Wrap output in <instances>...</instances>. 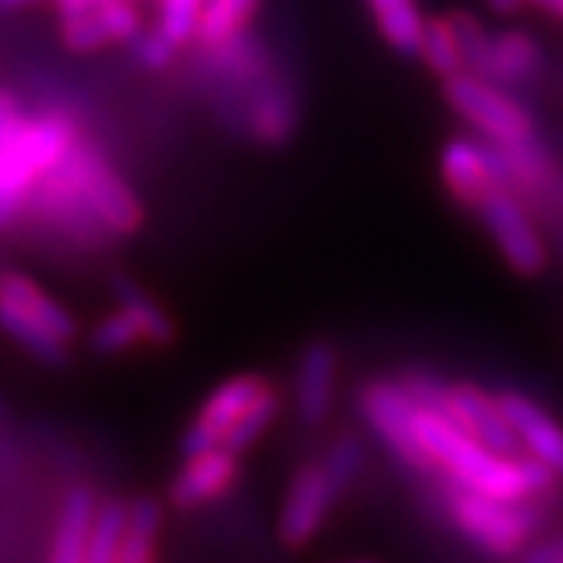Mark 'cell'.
I'll use <instances>...</instances> for the list:
<instances>
[{"label": "cell", "mask_w": 563, "mask_h": 563, "mask_svg": "<svg viewBox=\"0 0 563 563\" xmlns=\"http://www.w3.org/2000/svg\"><path fill=\"white\" fill-rule=\"evenodd\" d=\"M417 435L432 463H439L454 485L483 492L501 501H523L529 495H539L551 488L558 476L551 466H544L536 457L517 461L510 454L492 451L488 444L476 442L470 432H463L451 417L429 407L417 410Z\"/></svg>", "instance_id": "cell-1"}, {"label": "cell", "mask_w": 563, "mask_h": 563, "mask_svg": "<svg viewBox=\"0 0 563 563\" xmlns=\"http://www.w3.org/2000/svg\"><path fill=\"white\" fill-rule=\"evenodd\" d=\"M76 147V129L66 117L22 120L13 103L0 113V225L20 217L22 203Z\"/></svg>", "instance_id": "cell-2"}, {"label": "cell", "mask_w": 563, "mask_h": 563, "mask_svg": "<svg viewBox=\"0 0 563 563\" xmlns=\"http://www.w3.org/2000/svg\"><path fill=\"white\" fill-rule=\"evenodd\" d=\"M0 325L44 363H60L76 335L69 310L22 273L0 276Z\"/></svg>", "instance_id": "cell-3"}, {"label": "cell", "mask_w": 563, "mask_h": 563, "mask_svg": "<svg viewBox=\"0 0 563 563\" xmlns=\"http://www.w3.org/2000/svg\"><path fill=\"white\" fill-rule=\"evenodd\" d=\"M444 98L463 120L473 122L485 139L501 147H520L532 141L529 113L495 81L473 73H457L444 79Z\"/></svg>", "instance_id": "cell-4"}, {"label": "cell", "mask_w": 563, "mask_h": 563, "mask_svg": "<svg viewBox=\"0 0 563 563\" xmlns=\"http://www.w3.org/2000/svg\"><path fill=\"white\" fill-rule=\"evenodd\" d=\"M60 173L69 191L79 195L85 207L110 229V232H135L141 222V203L132 188L113 173V166L91 147H73L60 163Z\"/></svg>", "instance_id": "cell-5"}, {"label": "cell", "mask_w": 563, "mask_h": 563, "mask_svg": "<svg viewBox=\"0 0 563 563\" xmlns=\"http://www.w3.org/2000/svg\"><path fill=\"white\" fill-rule=\"evenodd\" d=\"M520 501H501L483 492H470L463 485H454L451 492V517L463 536L473 544H479L488 554L510 558L523 551L526 539L532 536L536 520L529 510L517 507Z\"/></svg>", "instance_id": "cell-6"}, {"label": "cell", "mask_w": 563, "mask_h": 563, "mask_svg": "<svg viewBox=\"0 0 563 563\" xmlns=\"http://www.w3.org/2000/svg\"><path fill=\"white\" fill-rule=\"evenodd\" d=\"M361 410L369 429L383 439V444L401 457L410 466H432L429 451L422 448L420 435H417V410L420 404L413 401V395L398 383H369L361 395Z\"/></svg>", "instance_id": "cell-7"}, {"label": "cell", "mask_w": 563, "mask_h": 563, "mask_svg": "<svg viewBox=\"0 0 563 563\" xmlns=\"http://www.w3.org/2000/svg\"><path fill=\"white\" fill-rule=\"evenodd\" d=\"M476 207L483 213L485 229L492 232L498 251L504 254V261L510 263L517 273H523V276L542 273L544 263H548V251H544L542 235H539V229L529 220L523 203L510 195V188L488 191Z\"/></svg>", "instance_id": "cell-8"}, {"label": "cell", "mask_w": 563, "mask_h": 563, "mask_svg": "<svg viewBox=\"0 0 563 563\" xmlns=\"http://www.w3.org/2000/svg\"><path fill=\"white\" fill-rule=\"evenodd\" d=\"M442 176L444 185L451 188V195L463 203L483 201L488 191L495 188H510V163L504 154L501 144L488 141H451L442 151Z\"/></svg>", "instance_id": "cell-9"}, {"label": "cell", "mask_w": 563, "mask_h": 563, "mask_svg": "<svg viewBox=\"0 0 563 563\" xmlns=\"http://www.w3.org/2000/svg\"><path fill=\"white\" fill-rule=\"evenodd\" d=\"M339 495H342V488L332 479V473L325 470V463L301 466L288 485V495L282 504V542L288 548H303L320 532V526L325 523V514L332 510Z\"/></svg>", "instance_id": "cell-10"}, {"label": "cell", "mask_w": 563, "mask_h": 563, "mask_svg": "<svg viewBox=\"0 0 563 563\" xmlns=\"http://www.w3.org/2000/svg\"><path fill=\"white\" fill-rule=\"evenodd\" d=\"M266 385L269 383L263 376H251V373L232 376V379L217 385L213 395L198 410L195 422L185 429L181 454L188 457V454H198V451H207V448H220L225 432L239 422V417L254 404V398L261 395Z\"/></svg>", "instance_id": "cell-11"}, {"label": "cell", "mask_w": 563, "mask_h": 563, "mask_svg": "<svg viewBox=\"0 0 563 563\" xmlns=\"http://www.w3.org/2000/svg\"><path fill=\"white\" fill-rule=\"evenodd\" d=\"M444 417L461 426L463 432H470L476 442L488 444L498 454H510L520 448V439L514 432V426L507 420L498 398H488L485 391L473 388V385H454V388H442V398L432 407Z\"/></svg>", "instance_id": "cell-12"}, {"label": "cell", "mask_w": 563, "mask_h": 563, "mask_svg": "<svg viewBox=\"0 0 563 563\" xmlns=\"http://www.w3.org/2000/svg\"><path fill=\"white\" fill-rule=\"evenodd\" d=\"M63 41L69 51H98L110 41H132L141 32L139 0H110L91 10L60 16Z\"/></svg>", "instance_id": "cell-13"}, {"label": "cell", "mask_w": 563, "mask_h": 563, "mask_svg": "<svg viewBox=\"0 0 563 563\" xmlns=\"http://www.w3.org/2000/svg\"><path fill=\"white\" fill-rule=\"evenodd\" d=\"M239 454L225 451V448H207L198 454H188L179 476L169 483V501L176 507H201L222 498L235 476H239Z\"/></svg>", "instance_id": "cell-14"}, {"label": "cell", "mask_w": 563, "mask_h": 563, "mask_svg": "<svg viewBox=\"0 0 563 563\" xmlns=\"http://www.w3.org/2000/svg\"><path fill=\"white\" fill-rule=\"evenodd\" d=\"M498 404L507 413V420L514 426L517 439L529 451V457L542 461L551 466L558 476H563V429L544 413L536 401H529L526 395L517 391H504L498 395Z\"/></svg>", "instance_id": "cell-15"}, {"label": "cell", "mask_w": 563, "mask_h": 563, "mask_svg": "<svg viewBox=\"0 0 563 563\" xmlns=\"http://www.w3.org/2000/svg\"><path fill=\"white\" fill-rule=\"evenodd\" d=\"M335 373H339V361L332 344L310 342L303 347L298 379H295V401L307 426H320L329 417L335 398Z\"/></svg>", "instance_id": "cell-16"}, {"label": "cell", "mask_w": 563, "mask_h": 563, "mask_svg": "<svg viewBox=\"0 0 563 563\" xmlns=\"http://www.w3.org/2000/svg\"><path fill=\"white\" fill-rule=\"evenodd\" d=\"M542 69V51L526 32L492 35L483 79L495 85H523Z\"/></svg>", "instance_id": "cell-17"}, {"label": "cell", "mask_w": 563, "mask_h": 563, "mask_svg": "<svg viewBox=\"0 0 563 563\" xmlns=\"http://www.w3.org/2000/svg\"><path fill=\"white\" fill-rule=\"evenodd\" d=\"M95 510H98V498L91 495V488H73L66 495L60 507V520H57V539L51 548V561L85 563Z\"/></svg>", "instance_id": "cell-18"}, {"label": "cell", "mask_w": 563, "mask_h": 563, "mask_svg": "<svg viewBox=\"0 0 563 563\" xmlns=\"http://www.w3.org/2000/svg\"><path fill=\"white\" fill-rule=\"evenodd\" d=\"M373 20L379 25L383 38L401 51V54H417L422 38V13L417 0H366Z\"/></svg>", "instance_id": "cell-19"}, {"label": "cell", "mask_w": 563, "mask_h": 563, "mask_svg": "<svg viewBox=\"0 0 563 563\" xmlns=\"http://www.w3.org/2000/svg\"><path fill=\"white\" fill-rule=\"evenodd\" d=\"M125 520H129V504L107 498L98 504L95 520H91V536H88V551L85 563H113L120 561L122 539H125Z\"/></svg>", "instance_id": "cell-20"}, {"label": "cell", "mask_w": 563, "mask_h": 563, "mask_svg": "<svg viewBox=\"0 0 563 563\" xmlns=\"http://www.w3.org/2000/svg\"><path fill=\"white\" fill-rule=\"evenodd\" d=\"M261 0H207L198 25V38L203 44H229L244 32V25L254 20Z\"/></svg>", "instance_id": "cell-21"}, {"label": "cell", "mask_w": 563, "mask_h": 563, "mask_svg": "<svg viewBox=\"0 0 563 563\" xmlns=\"http://www.w3.org/2000/svg\"><path fill=\"white\" fill-rule=\"evenodd\" d=\"M161 532V507L151 498H139L129 504V520H125V539L120 548V563H147L157 548Z\"/></svg>", "instance_id": "cell-22"}, {"label": "cell", "mask_w": 563, "mask_h": 563, "mask_svg": "<svg viewBox=\"0 0 563 563\" xmlns=\"http://www.w3.org/2000/svg\"><path fill=\"white\" fill-rule=\"evenodd\" d=\"M426 66L439 76H457L463 73V51L457 38V25L454 20H429L422 25L420 47H417Z\"/></svg>", "instance_id": "cell-23"}, {"label": "cell", "mask_w": 563, "mask_h": 563, "mask_svg": "<svg viewBox=\"0 0 563 563\" xmlns=\"http://www.w3.org/2000/svg\"><path fill=\"white\" fill-rule=\"evenodd\" d=\"M120 307L129 313V317H132V322L139 325L141 342H151V344L173 342V335H176V325H173V320L166 317V310H163L161 303L151 301L147 295H141L135 285L122 282Z\"/></svg>", "instance_id": "cell-24"}, {"label": "cell", "mask_w": 563, "mask_h": 563, "mask_svg": "<svg viewBox=\"0 0 563 563\" xmlns=\"http://www.w3.org/2000/svg\"><path fill=\"white\" fill-rule=\"evenodd\" d=\"M276 413H279V395H276V388H273V385H266L261 395L254 398V404H251L242 417H239V422L225 432L222 448H225V451H232V454H242V451H247V448L257 442L263 432L269 429V422L276 420Z\"/></svg>", "instance_id": "cell-25"}, {"label": "cell", "mask_w": 563, "mask_h": 563, "mask_svg": "<svg viewBox=\"0 0 563 563\" xmlns=\"http://www.w3.org/2000/svg\"><path fill=\"white\" fill-rule=\"evenodd\" d=\"M251 125H254V135L266 144H279L291 135L295 129V107L291 101L279 95V91H263L257 103H254V117H251Z\"/></svg>", "instance_id": "cell-26"}, {"label": "cell", "mask_w": 563, "mask_h": 563, "mask_svg": "<svg viewBox=\"0 0 563 563\" xmlns=\"http://www.w3.org/2000/svg\"><path fill=\"white\" fill-rule=\"evenodd\" d=\"M207 0H157V29L176 47L198 38V25Z\"/></svg>", "instance_id": "cell-27"}, {"label": "cell", "mask_w": 563, "mask_h": 563, "mask_svg": "<svg viewBox=\"0 0 563 563\" xmlns=\"http://www.w3.org/2000/svg\"><path fill=\"white\" fill-rule=\"evenodd\" d=\"M139 342V325L132 322V317H129L122 307H117L110 317H103V320L95 325V332H91V347L101 351V354H120V351L135 347Z\"/></svg>", "instance_id": "cell-28"}, {"label": "cell", "mask_w": 563, "mask_h": 563, "mask_svg": "<svg viewBox=\"0 0 563 563\" xmlns=\"http://www.w3.org/2000/svg\"><path fill=\"white\" fill-rule=\"evenodd\" d=\"M457 25V38H461L463 51V69H470L473 76H485V63H488V44L492 35H485V29L470 16H454Z\"/></svg>", "instance_id": "cell-29"}, {"label": "cell", "mask_w": 563, "mask_h": 563, "mask_svg": "<svg viewBox=\"0 0 563 563\" xmlns=\"http://www.w3.org/2000/svg\"><path fill=\"white\" fill-rule=\"evenodd\" d=\"M325 470L332 473V479L339 483V488H347V485L354 483V476L361 473L363 466V448L357 439H351V435H344L339 442L329 448V454H325Z\"/></svg>", "instance_id": "cell-30"}, {"label": "cell", "mask_w": 563, "mask_h": 563, "mask_svg": "<svg viewBox=\"0 0 563 563\" xmlns=\"http://www.w3.org/2000/svg\"><path fill=\"white\" fill-rule=\"evenodd\" d=\"M132 51H135V60L141 66H147V69H166L176 57V44L166 38L161 29H154V32L141 29L139 35L132 38Z\"/></svg>", "instance_id": "cell-31"}, {"label": "cell", "mask_w": 563, "mask_h": 563, "mask_svg": "<svg viewBox=\"0 0 563 563\" xmlns=\"http://www.w3.org/2000/svg\"><path fill=\"white\" fill-rule=\"evenodd\" d=\"M526 561H532V563H563V539H558V542L539 544V548H529V551H526Z\"/></svg>", "instance_id": "cell-32"}, {"label": "cell", "mask_w": 563, "mask_h": 563, "mask_svg": "<svg viewBox=\"0 0 563 563\" xmlns=\"http://www.w3.org/2000/svg\"><path fill=\"white\" fill-rule=\"evenodd\" d=\"M98 3H110V0H54L57 13L60 16H69V13H81V10H91Z\"/></svg>", "instance_id": "cell-33"}, {"label": "cell", "mask_w": 563, "mask_h": 563, "mask_svg": "<svg viewBox=\"0 0 563 563\" xmlns=\"http://www.w3.org/2000/svg\"><path fill=\"white\" fill-rule=\"evenodd\" d=\"M529 3H536V7H542V10H548V13H554V16L563 20V0H529Z\"/></svg>", "instance_id": "cell-34"}, {"label": "cell", "mask_w": 563, "mask_h": 563, "mask_svg": "<svg viewBox=\"0 0 563 563\" xmlns=\"http://www.w3.org/2000/svg\"><path fill=\"white\" fill-rule=\"evenodd\" d=\"M29 3H35V0H0V13H13V10L29 7Z\"/></svg>", "instance_id": "cell-35"}, {"label": "cell", "mask_w": 563, "mask_h": 563, "mask_svg": "<svg viewBox=\"0 0 563 563\" xmlns=\"http://www.w3.org/2000/svg\"><path fill=\"white\" fill-rule=\"evenodd\" d=\"M488 3H492L495 10H501V13H510V10H517L523 0H488Z\"/></svg>", "instance_id": "cell-36"}, {"label": "cell", "mask_w": 563, "mask_h": 563, "mask_svg": "<svg viewBox=\"0 0 563 563\" xmlns=\"http://www.w3.org/2000/svg\"><path fill=\"white\" fill-rule=\"evenodd\" d=\"M7 107H10V101H7V98H0V113H3Z\"/></svg>", "instance_id": "cell-37"}]
</instances>
